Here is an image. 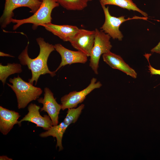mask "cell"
<instances>
[{"label":"cell","mask_w":160,"mask_h":160,"mask_svg":"<svg viewBox=\"0 0 160 160\" xmlns=\"http://www.w3.org/2000/svg\"><path fill=\"white\" fill-rule=\"evenodd\" d=\"M36 41L39 46L40 51L39 55L36 58L32 59L28 55L29 42L18 57L20 64L23 65L27 66L28 69L31 71L32 76L28 79V82L33 84L35 82V85L41 75L49 74L52 77L56 75L55 71H50L47 65L49 55L55 50L54 45L46 42L43 38L41 37L37 38Z\"/></svg>","instance_id":"1"},{"label":"cell","mask_w":160,"mask_h":160,"mask_svg":"<svg viewBox=\"0 0 160 160\" xmlns=\"http://www.w3.org/2000/svg\"><path fill=\"white\" fill-rule=\"evenodd\" d=\"M9 81L12 84H7L15 94L19 109L25 108L30 102L38 99L43 92L41 88L25 81L18 75L10 78Z\"/></svg>","instance_id":"2"},{"label":"cell","mask_w":160,"mask_h":160,"mask_svg":"<svg viewBox=\"0 0 160 160\" xmlns=\"http://www.w3.org/2000/svg\"><path fill=\"white\" fill-rule=\"evenodd\" d=\"M57 0H42V3L38 10L30 17L23 19L12 18L11 23H16L13 27V30H16L22 25L26 23L32 24V28L35 30L38 26L51 23V13L52 10L59 7Z\"/></svg>","instance_id":"3"},{"label":"cell","mask_w":160,"mask_h":160,"mask_svg":"<svg viewBox=\"0 0 160 160\" xmlns=\"http://www.w3.org/2000/svg\"><path fill=\"white\" fill-rule=\"evenodd\" d=\"M85 105L81 104L77 108L68 109L65 117L63 121L59 124L53 126L47 131L41 133L40 137L45 138L52 136L57 140L56 147L59 148V151L63 149L62 140L63 135L68 127L71 124L75 123L81 115Z\"/></svg>","instance_id":"4"},{"label":"cell","mask_w":160,"mask_h":160,"mask_svg":"<svg viewBox=\"0 0 160 160\" xmlns=\"http://www.w3.org/2000/svg\"><path fill=\"white\" fill-rule=\"evenodd\" d=\"M95 31L94 43L90 56L89 66L94 73L97 74L101 56L110 51L112 46L110 41L111 37L108 34L97 28Z\"/></svg>","instance_id":"5"},{"label":"cell","mask_w":160,"mask_h":160,"mask_svg":"<svg viewBox=\"0 0 160 160\" xmlns=\"http://www.w3.org/2000/svg\"><path fill=\"white\" fill-rule=\"evenodd\" d=\"M105 17L104 23L100 28L106 33L108 34L113 39L121 41L124 37L123 34L119 30V27L122 23L127 20L132 19H143L147 20L148 17H140L135 16L132 18H125V16L116 17L112 16L110 14L108 7L102 6Z\"/></svg>","instance_id":"6"},{"label":"cell","mask_w":160,"mask_h":160,"mask_svg":"<svg viewBox=\"0 0 160 160\" xmlns=\"http://www.w3.org/2000/svg\"><path fill=\"white\" fill-rule=\"evenodd\" d=\"M42 0H5L3 14L0 18L1 28H4L11 23L14 16L13 11L17 8L27 7L34 14L40 7Z\"/></svg>","instance_id":"7"},{"label":"cell","mask_w":160,"mask_h":160,"mask_svg":"<svg viewBox=\"0 0 160 160\" xmlns=\"http://www.w3.org/2000/svg\"><path fill=\"white\" fill-rule=\"evenodd\" d=\"M101 83L97 81L96 78L93 77L88 86L84 89L79 91H73L70 92L62 97L60 99L62 110L76 108L78 105L82 103L86 96L93 90L100 88Z\"/></svg>","instance_id":"8"},{"label":"cell","mask_w":160,"mask_h":160,"mask_svg":"<svg viewBox=\"0 0 160 160\" xmlns=\"http://www.w3.org/2000/svg\"><path fill=\"white\" fill-rule=\"evenodd\" d=\"M95 31L79 29L70 41L72 46L88 57H90L94 43Z\"/></svg>","instance_id":"9"},{"label":"cell","mask_w":160,"mask_h":160,"mask_svg":"<svg viewBox=\"0 0 160 160\" xmlns=\"http://www.w3.org/2000/svg\"><path fill=\"white\" fill-rule=\"evenodd\" d=\"M44 91V97L37 99L39 103L43 105L40 108V111L46 112L50 117L53 126H56L58 124L59 115L62 109L61 105L57 103L53 93L49 88L45 87Z\"/></svg>","instance_id":"10"},{"label":"cell","mask_w":160,"mask_h":160,"mask_svg":"<svg viewBox=\"0 0 160 160\" xmlns=\"http://www.w3.org/2000/svg\"><path fill=\"white\" fill-rule=\"evenodd\" d=\"M40 109V106L31 103L28 107V113L18 121V124L20 126L22 122L28 121L35 124L36 127H41L46 131L48 130L53 126L52 121L48 115L41 116L39 111Z\"/></svg>","instance_id":"11"},{"label":"cell","mask_w":160,"mask_h":160,"mask_svg":"<svg viewBox=\"0 0 160 160\" xmlns=\"http://www.w3.org/2000/svg\"><path fill=\"white\" fill-rule=\"evenodd\" d=\"M54 47L55 50L59 54L61 58V62L55 71L56 72L62 67L66 65L76 63L84 64L87 61L88 57L80 51L69 50L60 44H56Z\"/></svg>","instance_id":"12"},{"label":"cell","mask_w":160,"mask_h":160,"mask_svg":"<svg viewBox=\"0 0 160 160\" xmlns=\"http://www.w3.org/2000/svg\"><path fill=\"white\" fill-rule=\"evenodd\" d=\"M103 59L106 64L113 69L119 70L133 78H136L137 73L119 55L111 51L102 55Z\"/></svg>","instance_id":"13"},{"label":"cell","mask_w":160,"mask_h":160,"mask_svg":"<svg viewBox=\"0 0 160 160\" xmlns=\"http://www.w3.org/2000/svg\"><path fill=\"white\" fill-rule=\"evenodd\" d=\"M42 26L64 41L69 42L79 29L76 26L57 25L51 23L45 24Z\"/></svg>","instance_id":"14"},{"label":"cell","mask_w":160,"mask_h":160,"mask_svg":"<svg viewBox=\"0 0 160 160\" xmlns=\"http://www.w3.org/2000/svg\"><path fill=\"white\" fill-rule=\"evenodd\" d=\"M20 116L19 113L0 106V131L4 135H7L15 124Z\"/></svg>","instance_id":"15"},{"label":"cell","mask_w":160,"mask_h":160,"mask_svg":"<svg viewBox=\"0 0 160 160\" xmlns=\"http://www.w3.org/2000/svg\"><path fill=\"white\" fill-rule=\"evenodd\" d=\"M99 1L101 6L108 5H115L129 11L137 12L145 17L148 16L146 12L138 8L132 0H99Z\"/></svg>","instance_id":"16"},{"label":"cell","mask_w":160,"mask_h":160,"mask_svg":"<svg viewBox=\"0 0 160 160\" xmlns=\"http://www.w3.org/2000/svg\"><path fill=\"white\" fill-rule=\"evenodd\" d=\"M21 64L17 63H8L6 65L0 64V80L4 86L7 78L11 75L22 72Z\"/></svg>","instance_id":"17"},{"label":"cell","mask_w":160,"mask_h":160,"mask_svg":"<svg viewBox=\"0 0 160 160\" xmlns=\"http://www.w3.org/2000/svg\"><path fill=\"white\" fill-rule=\"evenodd\" d=\"M62 7L68 10L80 11L87 6V0H57Z\"/></svg>","instance_id":"18"},{"label":"cell","mask_w":160,"mask_h":160,"mask_svg":"<svg viewBox=\"0 0 160 160\" xmlns=\"http://www.w3.org/2000/svg\"><path fill=\"white\" fill-rule=\"evenodd\" d=\"M149 56L147 54H146V55H145L149 63V65L148 67L150 74L152 75H159L160 76V70L156 69L154 68L150 64L149 60Z\"/></svg>","instance_id":"19"},{"label":"cell","mask_w":160,"mask_h":160,"mask_svg":"<svg viewBox=\"0 0 160 160\" xmlns=\"http://www.w3.org/2000/svg\"><path fill=\"white\" fill-rule=\"evenodd\" d=\"M151 51L152 53L160 54V41L156 46L151 50Z\"/></svg>","instance_id":"20"},{"label":"cell","mask_w":160,"mask_h":160,"mask_svg":"<svg viewBox=\"0 0 160 160\" xmlns=\"http://www.w3.org/2000/svg\"><path fill=\"white\" fill-rule=\"evenodd\" d=\"M0 160H12L11 158H9L6 156H0Z\"/></svg>","instance_id":"21"},{"label":"cell","mask_w":160,"mask_h":160,"mask_svg":"<svg viewBox=\"0 0 160 160\" xmlns=\"http://www.w3.org/2000/svg\"><path fill=\"white\" fill-rule=\"evenodd\" d=\"M0 56L1 57H14V56L10 55L4 53L2 52H0Z\"/></svg>","instance_id":"22"},{"label":"cell","mask_w":160,"mask_h":160,"mask_svg":"<svg viewBox=\"0 0 160 160\" xmlns=\"http://www.w3.org/2000/svg\"><path fill=\"white\" fill-rule=\"evenodd\" d=\"M88 2L91 1H92V0H87Z\"/></svg>","instance_id":"23"}]
</instances>
